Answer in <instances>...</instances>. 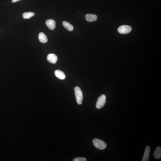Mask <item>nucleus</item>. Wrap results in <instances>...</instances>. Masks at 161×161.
Instances as JSON below:
<instances>
[{"label":"nucleus","mask_w":161,"mask_h":161,"mask_svg":"<svg viewBox=\"0 0 161 161\" xmlns=\"http://www.w3.org/2000/svg\"><path fill=\"white\" fill-rule=\"evenodd\" d=\"M74 92L77 103L78 104H81L83 99V94L81 90L78 86H76L74 88Z\"/></svg>","instance_id":"obj_1"},{"label":"nucleus","mask_w":161,"mask_h":161,"mask_svg":"<svg viewBox=\"0 0 161 161\" xmlns=\"http://www.w3.org/2000/svg\"><path fill=\"white\" fill-rule=\"evenodd\" d=\"M93 143L94 146L99 150H104L106 147V144L104 142L97 138L93 139Z\"/></svg>","instance_id":"obj_2"},{"label":"nucleus","mask_w":161,"mask_h":161,"mask_svg":"<svg viewBox=\"0 0 161 161\" xmlns=\"http://www.w3.org/2000/svg\"><path fill=\"white\" fill-rule=\"evenodd\" d=\"M106 102V97L104 95L100 96L98 99L96 106L98 109H101L104 106Z\"/></svg>","instance_id":"obj_3"},{"label":"nucleus","mask_w":161,"mask_h":161,"mask_svg":"<svg viewBox=\"0 0 161 161\" xmlns=\"http://www.w3.org/2000/svg\"><path fill=\"white\" fill-rule=\"evenodd\" d=\"M132 30L130 26L128 25L121 26L118 28L119 33L122 34H126L130 33Z\"/></svg>","instance_id":"obj_4"},{"label":"nucleus","mask_w":161,"mask_h":161,"mask_svg":"<svg viewBox=\"0 0 161 161\" xmlns=\"http://www.w3.org/2000/svg\"><path fill=\"white\" fill-rule=\"evenodd\" d=\"M47 60L49 62L54 64L57 61V57L55 54H50L47 56Z\"/></svg>","instance_id":"obj_5"},{"label":"nucleus","mask_w":161,"mask_h":161,"mask_svg":"<svg viewBox=\"0 0 161 161\" xmlns=\"http://www.w3.org/2000/svg\"><path fill=\"white\" fill-rule=\"evenodd\" d=\"M46 24L48 28L51 30H53L56 27V22L54 20L49 19L46 20Z\"/></svg>","instance_id":"obj_6"},{"label":"nucleus","mask_w":161,"mask_h":161,"mask_svg":"<svg viewBox=\"0 0 161 161\" xmlns=\"http://www.w3.org/2000/svg\"><path fill=\"white\" fill-rule=\"evenodd\" d=\"M150 148L149 146H147L145 148L144 154L142 159V161H148L149 158V155Z\"/></svg>","instance_id":"obj_7"},{"label":"nucleus","mask_w":161,"mask_h":161,"mask_svg":"<svg viewBox=\"0 0 161 161\" xmlns=\"http://www.w3.org/2000/svg\"><path fill=\"white\" fill-rule=\"evenodd\" d=\"M86 20L89 22H93L96 20L97 17L96 15L90 14H87L85 16Z\"/></svg>","instance_id":"obj_8"},{"label":"nucleus","mask_w":161,"mask_h":161,"mask_svg":"<svg viewBox=\"0 0 161 161\" xmlns=\"http://www.w3.org/2000/svg\"><path fill=\"white\" fill-rule=\"evenodd\" d=\"M153 156L156 159H159L161 157V148L158 146L156 148L153 153Z\"/></svg>","instance_id":"obj_9"},{"label":"nucleus","mask_w":161,"mask_h":161,"mask_svg":"<svg viewBox=\"0 0 161 161\" xmlns=\"http://www.w3.org/2000/svg\"><path fill=\"white\" fill-rule=\"evenodd\" d=\"M54 74L60 80H64L66 78V75L62 71L56 70H55Z\"/></svg>","instance_id":"obj_10"},{"label":"nucleus","mask_w":161,"mask_h":161,"mask_svg":"<svg viewBox=\"0 0 161 161\" xmlns=\"http://www.w3.org/2000/svg\"><path fill=\"white\" fill-rule=\"evenodd\" d=\"M38 40L40 42L45 43L47 42L48 38L46 36L43 32H41L38 35Z\"/></svg>","instance_id":"obj_11"},{"label":"nucleus","mask_w":161,"mask_h":161,"mask_svg":"<svg viewBox=\"0 0 161 161\" xmlns=\"http://www.w3.org/2000/svg\"><path fill=\"white\" fill-rule=\"evenodd\" d=\"M62 25L63 27L70 31H72L73 30L74 28L73 26L67 22L63 21L62 22Z\"/></svg>","instance_id":"obj_12"},{"label":"nucleus","mask_w":161,"mask_h":161,"mask_svg":"<svg viewBox=\"0 0 161 161\" xmlns=\"http://www.w3.org/2000/svg\"><path fill=\"white\" fill-rule=\"evenodd\" d=\"M34 15L35 14L34 12H24L23 14L22 17L24 19H28V18H30L32 16H34Z\"/></svg>","instance_id":"obj_13"},{"label":"nucleus","mask_w":161,"mask_h":161,"mask_svg":"<svg viewBox=\"0 0 161 161\" xmlns=\"http://www.w3.org/2000/svg\"><path fill=\"white\" fill-rule=\"evenodd\" d=\"M73 161H86V159L84 157H77L74 158Z\"/></svg>","instance_id":"obj_14"},{"label":"nucleus","mask_w":161,"mask_h":161,"mask_svg":"<svg viewBox=\"0 0 161 161\" xmlns=\"http://www.w3.org/2000/svg\"><path fill=\"white\" fill-rule=\"evenodd\" d=\"M21 0H12V2L13 3L17 2Z\"/></svg>","instance_id":"obj_15"}]
</instances>
